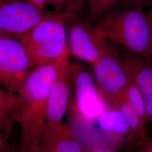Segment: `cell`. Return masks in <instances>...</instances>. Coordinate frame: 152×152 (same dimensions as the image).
I'll list each match as a JSON object with an SVG mask.
<instances>
[{
	"mask_svg": "<svg viewBox=\"0 0 152 152\" xmlns=\"http://www.w3.org/2000/svg\"><path fill=\"white\" fill-rule=\"evenodd\" d=\"M83 2L85 3V6H86V0H83Z\"/></svg>",
	"mask_w": 152,
	"mask_h": 152,
	"instance_id": "28",
	"label": "cell"
},
{
	"mask_svg": "<svg viewBox=\"0 0 152 152\" xmlns=\"http://www.w3.org/2000/svg\"><path fill=\"white\" fill-rule=\"evenodd\" d=\"M34 5L36 6L41 10H45V6L46 5V0H28Z\"/></svg>",
	"mask_w": 152,
	"mask_h": 152,
	"instance_id": "22",
	"label": "cell"
},
{
	"mask_svg": "<svg viewBox=\"0 0 152 152\" xmlns=\"http://www.w3.org/2000/svg\"><path fill=\"white\" fill-rule=\"evenodd\" d=\"M48 12L28 0H0V34L20 40Z\"/></svg>",
	"mask_w": 152,
	"mask_h": 152,
	"instance_id": "7",
	"label": "cell"
},
{
	"mask_svg": "<svg viewBox=\"0 0 152 152\" xmlns=\"http://www.w3.org/2000/svg\"><path fill=\"white\" fill-rule=\"evenodd\" d=\"M9 132L0 129V152H6L8 148V135Z\"/></svg>",
	"mask_w": 152,
	"mask_h": 152,
	"instance_id": "21",
	"label": "cell"
},
{
	"mask_svg": "<svg viewBox=\"0 0 152 152\" xmlns=\"http://www.w3.org/2000/svg\"><path fill=\"white\" fill-rule=\"evenodd\" d=\"M99 125L102 130L106 132L122 135L132 134L125 117L117 109L104 111L99 117Z\"/></svg>",
	"mask_w": 152,
	"mask_h": 152,
	"instance_id": "13",
	"label": "cell"
},
{
	"mask_svg": "<svg viewBox=\"0 0 152 152\" xmlns=\"http://www.w3.org/2000/svg\"><path fill=\"white\" fill-rule=\"evenodd\" d=\"M94 24L109 42L152 62V42L146 12L113 8Z\"/></svg>",
	"mask_w": 152,
	"mask_h": 152,
	"instance_id": "2",
	"label": "cell"
},
{
	"mask_svg": "<svg viewBox=\"0 0 152 152\" xmlns=\"http://www.w3.org/2000/svg\"><path fill=\"white\" fill-rule=\"evenodd\" d=\"M17 101L16 93L4 90L0 86V107L12 113Z\"/></svg>",
	"mask_w": 152,
	"mask_h": 152,
	"instance_id": "17",
	"label": "cell"
},
{
	"mask_svg": "<svg viewBox=\"0 0 152 152\" xmlns=\"http://www.w3.org/2000/svg\"><path fill=\"white\" fill-rule=\"evenodd\" d=\"M119 1L120 0H86L85 20L94 23L99 18L112 9Z\"/></svg>",
	"mask_w": 152,
	"mask_h": 152,
	"instance_id": "15",
	"label": "cell"
},
{
	"mask_svg": "<svg viewBox=\"0 0 152 152\" xmlns=\"http://www.w3.org/2000/svg\"><path fill=\"white\" fill-rule=\"evenodd\" d=\"M147 19L149 23V28H150V33H151V42H152V12H147L146 13Z\"/></svg>",
	"mask_w": 152,
	"mask_h": 152,
	"instance_id": "23",
	"label": "cell"
},
{
	"mask_svg": "<svg viewBox=\"0 0 152 152\" xmlns=\"http://www.w3.org/2000/svg\"><path fill=\"white\" fill-rule=\"evenodd\" d=\"M66 27L71 55L93 66L107 51L108 41L98 31L94 23L74 13L68 19Z\"/></svg>",
	"mask_w": 152,
	"mask_h": 152,
	"instance_id": "4",
	"label": "cell"
},
{
	"mask_svg": "<svg viewBox=\"0 0 152 152\" xmlns=\"http://www.w3.org/2000/svg\"><path fill=\"white\" fill-rule=\"evenodd\" d=\"M151 6H152V0H120L113 8L142 11L144 9Z\"/></svg>",
	"mask_w": 152,
	"mask_h": 152,
	"instance_id": "16",
	"label": "cell"
},
{
	"mask_svg": "<svg viewBox=\"0 0 152 152\" xmlns=\"http://www.w3.org/2000/svg\"><path fill=\"white\" fill-rule=\"evenodd\" d=\"M56 73L57 60L35 67L16 92L12 117L20 127V145L36 152L46 126L47 103Z\"/></svg>",
	"mask_w": 152,
	"mask_h": 152,
	"instance_id": "1",
	"label": "cell"
},
{
	"mask_svg": "<svg viewBox=\"0 0 152 152\" xmlns=\"http://www.w3.org/2000/svg\"><path fill=\"white\" fill-rule=\"evenodd\" d=\"M117 48L121 61L131 80L141 92L148 120L152 122V62L118 46Z\"/></svg>",
	"mask_w": 152,
	"mask_h": 152,
	"instance_id": "10",
	"label": "cell"
},
{
	"mask_svg": "<svg viewBox=\"0 0 152 152\" xmlns=\"http://www.w3.org/2000/svg\"><path fill=\"white\" fill-rule=\"evenodd\" d=\"M121 95L130 104L136 113L145 122L149 121L144 101L139 88L131 80Z\"/></svg>",
	"mask_w": 152,
	"mask_h": 152,
	"instance_id": "14",
	"label": "cell"
},
{
	"mask_svg": "<svg viewBox=\"0 0 152 152\" xmlns=\"http://www.w3.org/2000/svg\"><path fill=\"white\" fill-rule=\"evenodd\" d=\"M91 152H114L113 151H111L108 149H101V148H99V149H96L93 150Z\"/></svg>",
	"mask_w": 152,
	"mask_h": 152,
	"instance_id": "25",
	"label": "cell"
},
{
	"mask_svg": "<svg viewBox=\"0 0 152 152\" xmlns=\"http://www.w3.org/2000/svg\"><path fill=\"white\" fill-rule=\"evenodd\" d=\"M36 152H83L71 129L63 123L46 125Z\"/></svg>",
	"mask_w": 152,
	"mask_h": 152,
	"instance_id": "11",
	"label": "cell"
},
{
	"mask_svg": "<svg viewBox=\"0 0 152 152\" xmlns=\"http://www.w3.org/2000/svg\"><path fill=\"white\" fill-rule=\"evenodd\" d=\"M92 66L99 88L110 101L120 96L131 81L117 46L109 41L107 51Z\"/></svg>",
	"mask_w": 152,
	"mask_h": 152,
	"instance_id": "8",
	"label": "cell"
},
{
	"mask_svg": "<svg viewBox=\"0 0 152 152\" xmlns=\"http://www.w3.org/2000/svg\"><path fill=\"white\" fill-rule=\"evenodd\" d=\"M19 152H36L34 151V150H33L32 148H31L30 147L26 146V145H20V150Z\"/></svg>",
	"mask_w": 152,
	"mask_h": 152,
	"instance_id": "24",
	"label": "cell"
},
{
	"mask_svg": "<svg viewBox=\"0 0 152 152\" xmlns=\"http://www.w3.org/2000/svg\"><path fill=\"white\" fill-rule=\"evenodd\" d=\"M12 121H14L12 113L0 107V129L10 132Z\"/></svg>",
	"mask_w": 152,
	"mask_h": 152,
	"instance_id": "18",
	"label": "cell"
},
{
	"mask_svg": "<svg viewBox=\"0 0 152 152\" xmlns=\"http://www.w3.org/2000/svg\"><path fill=\"white\" fill-rule=\"evenodd\" d=\"M146 147L149 149V151L150 152H152V138L149 141H148Z\"/></svg>",
	"mask_w": 152,
	"mask_h": 152,
	"instance_id": "26",
	"label": "cell"
},
{
	"mask_svg": "<svg viewBox=\"0 0 152 152\" xmlns=\"http://www.w3.org/2000/svg\"><path fill=\"white\" fill-rule=\"evenodd\" d=\"M71 94L69 107L83 118L91 120L104 111L93 75L86 66L71 62Z\"/></svg>",
	"mask_w": 152,
	"mask_h": 152,
	"instance_id": "5",
	"label": "cell"
},
{
	"mask_svg": "<svg viewBox=\"0 0 152 152\" xmlns=\"http://www.w3.org/2000/svg\"><path fill=\"white\" fill-rule=\"evenodd\" d=\"M71 0H46V5L54 9L55 11H68Z\"/></svg>",
	"mask_w": 152,
	"mask_h": 152,
	"instance_id": "19",
	"label": "cell"
},
{
	"mask_svg": "<svg viewBox=\"0 0 152 152\" xmlns=\"http://www.w3.org/2000/svg\"><path fill=\"white\" fill-rule=\"evenodd\" d=\"M33 68L20 40L0 34V86L16 93Z\"/></svg>",
	"mask_w": 152,
	"mask_h": 152,
	"instance_id": "6",
	"label": "cell"
},
{
	"mask_svg": "<svg viewBox=\"0 0 152 152\" xmlns=\"http://www.w3.org/2000/svg\"><path fill=\"white\" fill-rule=\"evenodd\" d=\"M140 152H151L149 151V149L147 148V147H145V148L144 149H143L142 151H141Z\"/></svg>",
	"mask_w": 152,
	"mask_h": 152,
	"instance_id": "27",
	"label": "cell"
},
{
	"mask_svg": "<svg viewBox=\"0 0 152 152\" xmlns=\"http://www.w3.org/2000/svg\"><path fill=\"white\" fill-rule=\"evenodd\" d=\"M73 14L49 11L20 39L33 68L55 63L68 49L66 23Z\"/></svg>",
	"mask_w": 152,
	"mask_h": 152,
	"instance_id": "3",
	"label": "cell"
},
{
	"mask_svg": "<svg viewBox=\"0 0 152 152\" xmlns=\"http://www.w3.org/2000/svg\"><path fill=\"white\" fill-rule=\"evenodd\" d=\"M116 109L124 115L132 134L142 140L147 139V122L141 118L121 95L112 101Z\"/></svg>",
	"mask_w": 152,
	"mask_h": 152,
	"instance_id": "12",
	"label": "cell"
},
{
	"mask_svg": "<svg viewBox=\"0 0 152 152\" xmlns=\"http://www.w3.org/2000/svg\"><path fill=\"white\" fill-rule=\"evenodd\" d=\"M69 49L57 60V73L50 92L46 107V125L63 123L69 108L71 94L70 58Z\"/></svg>",
	"mask_w": 152,
	"mask_h": 152,
	"instance_id": "9",
	"label": "cell"
},
{
	"mask_svg": "<svg viewBox=\"0 0 152 152\" xmlns=\"http://www.w3.org/2000/svg\"><path fill=\"white\" fill-rule=\"evenodd\" d=\"M85 7V4L83 0H71L68 11L80 16Z\"/></svg>",
	"mask_w": 152,
	"mask_h": 152,
	"instance_id": "20",
	"label": "cell"
}]
</instances>
